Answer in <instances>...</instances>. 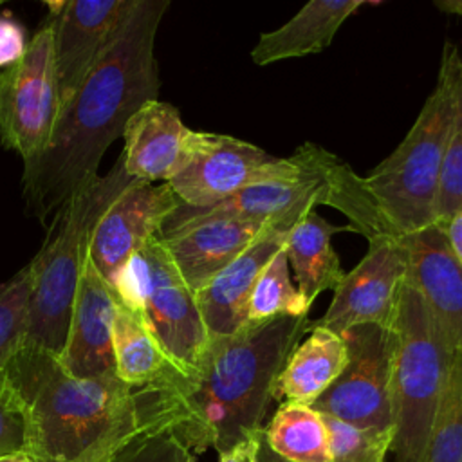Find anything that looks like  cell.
<instances>
[{
	"mask_svg": "<svg viewBox=\"0 0 462 462\" xmlns=\"http://www.w3.org/2000/svg\"><path fill=\"white\" fill-rule=\"evenodd\" d=\"M27 449V420L22 401L0 372V457Z\"/></svg>",
	"mask_w": 462,
	"mask_h": 462,
	"instance_id": "obj_30",
	"label": "cell"
},
{
	"mask_svg": "<svg viewBox=\"0 0 462 462\" xmlns=\"http://www.w3.org/2000/svg\"><path fill=\"white\" fill-rule=\"evenodd\" d=\"M365 0H314L274 31L260 34L251 49L254 65H271L325 51L341 25L365 7Z\"/></svg>",
	"mask_w": 462,
	"mask_h": 462,
	"instance_id": "obj_20",
	"label": "cell"
},
{
	"mask_svg": "<svg viewBox=\"0 0 462 462\" xmlns=\"http://www.w3.org/2000/svg\"><path fill=\"white\" fill-rule=\"evenodd\" d=\"M348 361L341 334L312 321L310 332L289 354L273 384V401L312 406L341 375Z\"/></svg>",
	"mask_w": 462,
	"mask_h": 462,
	"instance_id": "obj_19",
	"label": "cell"
},
{
	"mask_svg": "<svg viewBox=\"0 0 462 462\" xmlns=\"http://www.w3.org/2000/svg\"><path fill=\"white\" fill-rule=\"evenodd\" d=\"M0 5H2V0H0Z\"/></svg>",
	"mask_w": 462,
	"mask_h": 462,
	"instance_id": "obj_37",
	"label": "cell"
},
{
	"mask_svg": "<svg viewBox=\"0 0 462 462\" xmlns=\"http://www.w3.org/2000/svg\"><path fill=\"white\" fill-rule=\"evenodd\" d=\"M27 36L23 25L9 13L0 14V69L14 65L27 51Z\"/></svg>",
	"mask_w": 462,
	"mask_h": 462,
	"instance_id": "obj_31",
	"label": "cell"
},
{
	"mask_svg": "<svg viewBox=\"0 0 462 462\" xmlns=\"http://www.w3.org/2000/svg\"><path fill=\"white\" fill-rule=\"evenodd\" d=\"M128 5L130 0H70L58 14L47 16L52 25L60 108L81 87Z\"/></svg>",
	"mask_w": 462,
	"mask_h": 462,
	"instance_id": "obj_14",
	"label": "cell"
},
{
	"mask_svg": "<svg viewBox=\"0 0 462 462\" xmlns=\"http://www.w3.org/2000/svg\"><path fill=\"white\" fill-rule=\"evenodd\" d=\"M90 462H195V455L175 435L150 428L139 415V428L130 437Z\"/></svg>",
	"mask_w": 462,
	"mask_h": 462,
	"instance_id": "obj_27",
	"label": "cell"
},
{
	"mask_svg": "<svg viewBox=\"0 0 462 462\" xmlns=\"http://www.w3.org/2000/svg\"><path fill=\"white\" fill-rule=\"evenodd\" d=\"M309 310L310 307H307L291 280L289 262L282 247L256 280L249 301V325L278 316H309Z\"/></svg>",
	"mask_w": 462,
	"mask_h": 462,
	"instance_id": "obj_25",
	"label": "cell"
},
{
	"mask_svg": "<svg viewBox=\"0 0 462 462\" xmlns=\"http://www.w3.org/2000/svg\"><path fill=\"white\" fill-rule=\"evenodd\" d=\"M258 435V433H256ZM256 435L238 446H235L233 449H229L227 453L218 455L220 462H256Z\"/></svg>",
	"mask_w": 462,
	"mask_h": 462,
	"instance_id": "obj_33",
	"label": "cell"
},
{
	"mask_svg": "<svg viewBox=\"0 0 462 462\" xmlns=\"http://www.w3.org/2000/svg\"><path fill=\"white\" fill-rule=\"evenodd\" d=\"M170 0H130L116 32L70 101L60 108L43 153L23 164V200L38 220L56 213L99 173L126 121L159 99L155 36Z\"/></svg>",
	"mask_w": 462,
	"mask_h": 462,
	"instance_id": "obj_2",
	"label": "cell"
},
{
	"mask_svg": "<svg viewBox=\"0 0 462 462\" xmlns=\"http://www.w3.org/2000/svg\"><path fill=\"white\" fill-rule=\"evenodd\" d=\"M439 226L444 231V236L448 240V245H449L453 256L462 265V209H458L453 215H449Z\"/></svg>",
	"mask_w": 462,
	"mask_h": 462,
	"instance_id": "obj_32",
	"label": "cell"
},
{
	"mask_svg": "<svg viewBox=\"0 0 462 462\" xmlns=\"http://www.w3.org/2000/svg\"><path fill=\"white\" fill-rule=\"evenodd\" d=\"M341 231H350L348 224L334 226L312 209L285 236L283 251L289 269H292L296 289L307 307H312L321 292L334 291L345 276L339 256L332 247V236Z\"/></svg>",
	"mask_w": 462,
	"mask_h": 462,
	"instance_id": "obj_21",
	"label": "cell"
},
{
	"mask_svg": "<svg viewBox=\"0 0 462 462\" xmlns=\"http://www.w3.org/2000/svg\"><path fill=\"white\" fill-rule=\"evenodd\" d=\"M112 350L116 375L130 388L150 384L171 366L146 325L119 301L112 328Z\"/></svg>",
	"mask_w": 462,
	"mask_h": 462,
	"instance_id": "obj_22",
	"label": "cell"
},
{
	"mask_svg": "<svg viewBox=\"0 0 462 462\" xmlns=\"http://www.w3.org/2000/svg\"><path fill=\"white\" fill-rule=\"evenodd\" d=\"M348 361L332 386L310 408L365 430H393L392 372L397 336L393 327L365 323L341 334Z\"/></svg>",
	"mask_w": 462,
	"mask_h": 462,
	"instance_id": "obj_10",
	"label": "cell"
},
{
	"mask_svg": "<svg viewBox=\"0 0 462 462\" xmlns=\"http://www.w3.org/2000/svg\"><path fill=\"white\" fill-rule=\"evenodd\" d=\"M179 206V199L166 182L152 184L134 179L96 222L88 260L110 283L135 253L159 236Z\"/></svg>",
	"mask_w": 462,
	"mask_h": 462,
	"instance_id": "obj_11",
	"label": "cell"
},
{
	"mask_svg": "<svg viewBox=\"0 0 462 462\" xmlns=\"http://www.w3.org/2000/svg\"><path fill=\"white\" fill-rule=\"evenodd\" d=\"M276 226L282 224L227 217H199L180 204L162 226L159 240L184 282L197 292L206 282Z\"/></svg>",
	"mask_w": 462,
	"mask_h": 462,
	"instance_id": "obj_13",
	"label": "cell"
},
{
	"mask_svg": "<svg viewBox=\"0 0 462 462\" xmlns=\"http://www.w3.org/2000/svg\"><path fill=\"white\" fill-rule=\"evenodd\" d=\"M321 417L328 433L332 462H384L393 440V430H365L328 415Z\"/></svg>",
	"mask_w": 462,
	"mask_h": 462,
	"instance_id": "obj_28",
	"label": "cell"
},
{
	"mask_svg": "<svg viewBox=\"0 0 462 462\" xmlns=\"http://www.w3.org/2000/svg\"><path fill=\"white\" fill-rule=\"evenodd\" d=\"M262 437L289 462H332L328 433L321 413L305 404L282 402Z\"/></svg>",
	"mask_w": 462,
	"mask_h": 462,
	"instance_id": "obj_23",
	"label": "cell"
},
{
	"mask_svg": "<svg viewBox=\"0 0 462 462\" xmlns=\"http://www.w3.org/2000/svg\"><path fill=\"white\" fill-rule=\"evenodd\" d=\"M117 298L110 283L88 260L83 265L60 361L78 379H94L114 370L112 328Z\"/></svg>",
	"mask_w": 462,
	"mask_h": 462,
	"instance_id": "obj_16",
	"label": "cell"
},
{
	"mask_svg": "<svg viewBox=\"0 0 462 462\" xmlns=\"http://www.w3.org/2000/svg\"><path fill=\"white\" fill-rule=\"evenodd\" d=\"M60 112L52 25L45 22L29 40L25 54L0 70V141L23 164L47 148Z\"/></svg>",
	"mask_w": 462,
	"mask_h": 462,
	"instance_id": "obj_8",
	"label": "cell"
},
{
	"mask_svg": "<svg viewBox=\"0 0 462 462\" xmlns=\"http://www.w3.org/2000/svg\"><path fill=\"white\" fill-rule=\"evenodd\" d=\"M132 180L119 157L108 173L97 175L54 213L45 244L29 262L32 285L23 345L61 356L92 229Z\"/></svg>",
	"mask_w": 462,
	"mask_h": 462,
	"instance_id": "obj_4",
	"label": "cell"
},
{
	"mask_svg": "<svg viewBox=\"0 0 462 462\" xmlns=\"http://www.w3.org/2000/svg\"><path fill=\"white\" fill-rule=\"evenodd\" d=\"M422 462H462V348L451 354Z\"/></svg>",
	"mask_w": 462,
	"mask_h": 462,
	"instance_id": "obj_24",
	"label": "cell"
},
{
	"mask_svg": "<svg viewBox=\"0 0 462 462\" xmlns=\"http://www.w3.org/2000/svg\"><path fill=\"white\" fill-rule=\"evenodd\" d=\"M309 316H278L209 339L188 370L168 366L132 388L143 420L175 435L193 455H218L253 439L273 401V384L294 346L310 332Z\"/></svg>",
	"mask_w": 462,
	"mask_h": 462,
	"instance_id": "obj_1",
	"label": "cell"
},
{
	"mask_svg": "<svg viewBox=\"0 0 462 462\" xmlns=\"http://www.w3.org/2000/svg\"><path fill=\"white\" fill-rule=\"evenodd\" d=\"M404 280L406 254L397 236L372 240L363 260L345 273L328 309L314 325L337 334L365 323L393 327Z\"/></svg>",
	"mask_w": 462,
	"mask_h": 462,
	"instance_id": "obj_12",
	"label": "cell"
},
{
	"mask_svg": "<svg viewBox=\"0 0 462 462\" xmlns=\"http://www.w3.org/2000/svg\"><path fill=\"white\" fill-rule=\"evenodd\" d=\"M31 285V263L0 285V372L25 343Z\"/></svg>",
	"mask_w": 462,
	"mask_h": 462,
	"instance_id": "obj_26",
	"label": "cell"
},
{
	"mask_svg": "<svg viewBox=\"0 0 462 462\" xmlns=\"http://www.w3.org/2000/svg\"><path fill=\"white\" fill-rule=\"evenodd\" d=\"M392 372L395 462H422L453 350L420 294L404 280L393 319Z\"/></svg>",
	"mask_w": 462,
	"mask_h": 462,
	"instance_id": "obj_6",
	"label": "cell"
},
{
	"mask_svg": "<svg viewBox=\"0 0 462 462\" xmlns=\"http://www.w3.org/2000/svg\"><path fill=\"white\" fill-rule=\"evenodd\" d=\"M4 374L22 401L34 462H74L135 415L132 388L116 374L78 379L43 348L23 345Z\"/></svg>",
	"mask_w": 462,
	"mask_h": 462,
	"instance_id": "obj_3",
	"label": "cell"
},
{
	"mask_svg": "<svg viewBox=\"0 0 462 462\" xmlns=\"http://www.w3.org/2000/svg\"><path fill=\"white\" fill-rule=\"evenodd\" d=\"M0 462H34L25 451H18V453H9V455H2Z\"/></svg>",
	"mask_w": 462,
	"mask_h": 462,
	"instance_id": "obj_36",
	"label": "cell"
},
{
	"mask_svg": "<svg viewBox=\"0 0 462 462\" xmlns=\"http://www.w3.org/2000/svg\"><path fill=\"white\" fill-rule=\"evenodd\" d=\"M460 60L458 49L446 43L435 88L415 123L397 148L363 177L388 222L401 233L437 224V200L453 123Z\"/></svg>",
	"mask_w": 462,
	"mask_h": 462,
	"instance_id": "obj_5",
	"label": "cell"
},
{
	"mask_svg": "<svg viewBox=\"0 0 462 462\" xmlns=\"http://www.w3.org/2000/svg\"><path fill=\"white\" fill-rule=\"evenodd\" d=\"M110 287L117 301L146 325L173 368L188 370L197 363L209 337L195 292L159 236L116 273Z\"/></svg>",
	"mask_w": 462,
	"mask_h": 462,
	"instance_id": "obj_7",
	"label": "cell"
},
{
	"mask_svg": "<svg viewBox=\"0 0 462 462\" xmlns=\"http://www.w3.org/2000/svg\"><path fill=\"white\" fill-rule=\"evenodd\" d=\"M435 7L446 14H457L462 18V0H437Z\"/></svg>",
	"mask_w": 462,
	"mask_h": 462,
	"instance_id": "obj_35",
	"label": "cell"
},
{
	"mask_svg": "<svg viewBox=\"0 0 462 462\" xmlns=\"http://www.w3.org/2000/svg\"><path fill=\"white\" fill-rule=\"evenodd\" d=\"M263 430V428H262ZM262 430L258 431L256 435V440H258V446H256V462H289L285 458H282L280 455H276L269 446L267 442L263 440L262 437Z\"/></svg>",
	"mask_w": 462,
	"mask_h": 462,
	"instance_id": "obj_34",
	"label": "cell"
},
{
	"mask_svg": "<svg viewBox=\"0 0 462 462\" xmlns=\"http://www.w3.org/2000/svg\"><path fill=\"white\" fill-rule=\"evenodd\" d=\"M298 170L292 155L274 157L249 141L193 130L186 159L166 184L182 206L209 208L247 186Z\"/></svg>",
	"mask_w": 462,
	"mask_h": 462,
	"instance_id": "obj_9",
	"label": "cell"
},
{
	"mask_svg": "<svg viewBox=\"0 0 462 462\" xmlns=\"http://www.w3.org/2000/svg\"><path fill=\"white\" fill-rule=\"evenodd\" d=\"M406 254V282L420 294L451 350L462 348V265L444 231L431 224L397 236Z\"/></svg>",
	"mask_w": 462,
	"mask_h": 462,
	"instance_id": "obj_15",
	"label": "cell"
},
{
	"mask_svg": "<svg viewBox=\"0 0 462 462\" xmlns=\"http://www.w3.org/2000/svg\"><path fill=\"white\" fill-rule=\"evenodd\" d=\"M191 132L173 105L148 101L125 125V171L137 180L168 182L186 159Z\"/></svg>",
	"mask_w": 462,
	"mask_h": 462,
	"instance_id": "obj_18",
	"label": "cell"
},
{
	"mask_svg": "<svg viewBox=\"0 0 462 462\" xmlns=\"http://www.w3.org/2000/svg\"><path fill=\"white\" fill-rule=\"evenodd\" d=\"M458 209H462V60L457 69L453 123L437 200V224Z\"/></svg>",
	"mask_w": 462,
	"mask_h": 462,
	"instance_id": "obj_29",
	"label": "cell"
},
{
	"mask_svg": "<svg viewBox=\"0 0 462 462\" xmlns=\"http://www.w3.org/2000/svg\"><path fill=\"white\" fill-rule=\"evenodd\" d=\"M291 227L285 224L273 227L195 292L209 339L227 337L249 327V301L256 280L283 247Z\"/></svg>",
	"mask_w": 462,
	"mask_h": 462,
	"instance_id": "obj_17",
	"label": "cell"
}]
</instances>
